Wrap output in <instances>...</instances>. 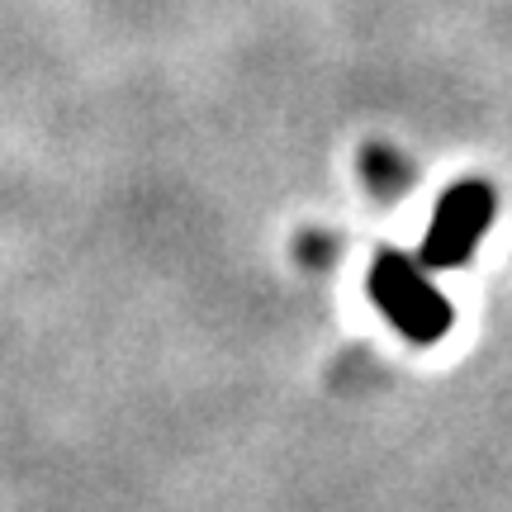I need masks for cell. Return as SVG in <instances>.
I'll return each instance as SVG.
<instances>
[{
    "label": "cell",
    "mask_w": 512,
    "mask_h": 512,
    "mask_svg": "<svg viewBox=\"0 0 512 512\" xmlns=\"http://www.w3.org/2000/svg\"><path fill=\"white\" fill-rule=\"evenodd\" d=\"M370 299L408 342H437L451 328V304L441 299L422 261L403 252H380L370 266Z\"/></svg>",
    "instance_id": "6da1fadb"
},
{
    "label": "cell",
    "mask_w": 512,
    "mask_h": 512,
    "mask_svg": "<svg viewBox=\"0 0 512 512\" xmlns=\"http://www.w3.org/2000/svg\"><path fill=\"white\" fill-rule=\"evenodd\" d=\"M494 223V190L484 181H460L441 195L437 214L427 223V238L418 247V261L432 271H446V266H460L470 261V252L479 247L484 228Z\"/></svg>",
    "instance_id": "7a4b0ae2"
},
{
    "label": "cell",
    "mask_w": 512,
    "mask_h": 512,
    "mask_svg": "<svg viewBox=\"0 0 512 512\" xmlns=\"http://www.w3.org/2000/svg\"><path fill=\"white\" fill-rule=\"evenodd\" d=\"M361 171H366V185L375 195H399L403 185H408V162L384 143H370L361 152Z\"/></svg>",
    "instance_id": "3957f363"
}]
</instances>
